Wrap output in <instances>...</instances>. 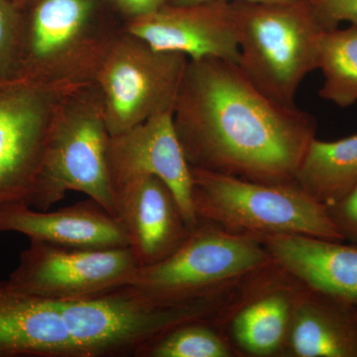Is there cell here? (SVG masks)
<instances>
[{"mask_svg":"<svg viewBox=\"0 0 357 357\" xmlns=\"http://www.w3.org/2000/svg\"><path fill=\"white\" fill-rule=\"evenodd\" d=\"M282 356L357 357V314L303 286Z\"/></svg>","mask_w":357,"mask_h":357,"instance_id":"obj_18","label":"cell"},{"mask_svg":"<svg viewBox=\"0 0 357 357\" xmlns=\"http://www.w3.org/2000/svg\"><path fill=\"white\" fill-rule=\"evenodd\" d=\"M295 183L326 206L344 198L357 185V134L335 141L314 138Z\"/></svg>","mask_w":357,"mask_h":357,"instance_id":"obj_19","label":"cell"},{"mask_svg":"<svg viewBox=\"0 0 357 357\" xmlns=\"http://www.w3.org/2000/svg\"><path fill=\"white\" fill-rule=\"evenodd\" d=\"M74 89L22 77L0 79V211L30 206L52 123Z\"/></svg>","mask_w":357,"mask_h":357,"instance_id":"obj_9","label":"cell"},{"mask_svg":"<svg viewBox=\"0 0 357 357\" xmlns=\"http://www.w3.org/2000/svg\"><path fill=\"white\" fill-rule=\"evenodd\" d=\"M110 134L96 83L74 89L52 123L30 208L48 211L68 192H83L117 218L109 172Z\"/></svg>","mask_w":357,"mask_h":357,"instance_id":"obj_4","label":"cell"},{"mask_svg":"<svg viewBox=\"0 0 357 357\" xmlns=\"http://www.w3.org/2000/svg\"><path fill=\"white\" fill-rule=\"evenodd\" d=\"M137 357L241 356L211 319L190 321L171 328L136 352Z\"/></svg>","mask_w":357,"mask_h":357,"instance_id":"obj_21","label":"cell"},{"mask_svg":"<svg viewBox=\"0 0 357 357\" xmlns=\"http://www.w3.org/2000/svg\"><path fill=\"white\" fill-rule=\"evenodd\" d=\"M24 10L13 0H0V79L20 77Z\"/></svg>","mask_w":357,"mask_h":357,"instance_id":"obj_22","label":"cell"},{"mask_svg":"<svg viewBox=\"0 0 357 357\" xmlns=\"http://www.w3.org/2000/svg\"><path fill=\"white\" fill-rule=\"evenodd\" d=\"M0 232H17L30 241L70 248H129L121 222L93 199L56 211L20 204L0 211Z\"/></svg>","mask_w":357,"mask_h":357,"instance_id":"obj_16","label":"cell"},{"mask_svg":"<svg viewBox=\"0 0 357 357\" xmlns=\"http://www.w3.org/2000/svg\"><path fill=\"white\" fill-rule=\"evenodd\" d=\"M115 204L117 220L140 267L163 261L191 234L173 192L154 176L129 185L117 195Z\"/></svg>","mask_w":357,"mask_h":357,"instance_id":"obj_14","label":"cell"},{"mask_svg":"<svg viewBox=\"0 0 357 357\" xmlns=\"http://www.w3.org/2000/svg\"><path fill=\"white\" fill-rule=\"evenodd\" d=\"M139 268L130 248H70L30 241L7 280L37 297L70 302L130 284Z\"/></svg>","mask_w":357,"mask_h":357,"instance_id":"obj_10","label":"cell"},{"mask_svg":"<svg viewBox=\"0 0 357 357\" xmlns=\"http://www.w3.org/2000/svg\"><path fill=\"white\" fill-rule=\"evenodd\" d=\"M297 0H167V3L173 6H192V4L211 3V2H245V3L277 4L290 3Z\"/></svg>","mask_w":357,"mask_h":357,"instance_id":"obj_26","label":"cell"},{"mask_svg":"<svg viewBox=\"0 0 357 357\" xmlns=\"http://www.w3.org/2000/svg\"><path fill=\"white\" fill-rule=\"evenodd\" d=\"M124 29L155 50L183 54L189 60L239 61L236 13L227 2L166 3L154 13L126 21Z\"/></svg>","mask_w":357,"mask_h":357,"instance_id":"obj_13","label":"cell"},{"mask_svg":"<svg viewBox=\"0 0 357 357\" xmlns=\"http://www.w3.org/2000/svg\"><path fill=\"white\" fill-rule=\"evenodd\" d=\"M0 357H79L57 303L0 281Z\"/></svg>","mask_w":357,"mask_h":357,"instance_id":"obj_17","label":"cell"},{"mask_svg":"<svg viewBox=\"0 0 357 357\" xmlns=\"http://www.w3.org/2000/svg\"><path fill=\"white\" fill-rule=\"evenodd\" d=\"M236 288L185 302L161 303L126 284L88 299L56 303L79 357L134 356L171 328L215 317Z\"/></svg>","mask_w":357,"mask_h":357,"instance_id":"obj_3","label":"cell"},{"mask_svg":"<svg viewBox=\"0 0 357 357\" xmlns=\"http://www.w3.org/2000/svg\"><path fill=\"white\" fill-rule=\"evenodd\" d=\"M198 222L248 236H307L344 241L328 208L296 184L253 182L191 168Z\"/></svg>","mask_w":357,"mask_h":357,"instance_id":"obj_5","label":"cell"},{"mask_svg":"<svg viewBox=\"0 0 357 357\" xmlns=\"http://www.w3.org/2000/svg\"><path fill=\"white\" fill-rule=\"evenodd\" d=\"M326 208L344 239L357 243V185L344 198Z\"/></svg>","mask_w":357,"mask_h":357,"instance_id":"obj_24","label":"cell"},{"mask_svg":"<svg viewBox=\"0 0 357 357\" xmlns=\"http://www.w3.org/2000/svg\"><path fill=\"white\" fill-rule=\"evenodd\" d=\"M318 69L324 83L319 95L345 109L357 102V25L326 29L319 45Z\"/></svg>","mask_w":357,"mask_h":357,"instance_id":"obj_20","label":"cell"},{"mask_svg":"<svg viewBox=\"0 0 357 357\" xmlns=\"http://www.w3.org/2000/svg\"><path fill=\"white\" fill-rule=\"evenodd\" d=\"M241 69L262 93L296 105L305 77L318 69L326 31L307 0L290 3L234 2Z\"/></svg>","mask_w":357,"mask_h":357,"instance_id":"obj_6","label":"cell"},{"mask_svg":"<svg viewBox=\"0 0 357 357\" xmlns=\"http://www.w3.org/2000/svg\"><path fill=\"white\" fill-rule=\"evenodd\" d=\"M188 62L183 54L155 50L124 29L95 81L110 136L130 130L155 115L173 112Z\"/></svg>","mask_w":357,"mask_h":357,"instance_id":"obj_8","label":"cell"},{"mask_svg":"<svg viewBox=\"0 0 357 357\" xmlns=\"http://www.w3.org/2000/svg\"><path fill=\"white\" fill-rule=\"evenodd\" d=\"M107 161L114 199L141 178L154 176L170 188L190 227L198 225L191 166L174 128L173 112L155 115L130 130L110 136Z\"/></svg>","mask_w":357,"mask_h":357,"instance_id":"obj_12","label":"cell"},{"mask_svg":"<svg viewBox=\"0 0 357 357\" xmlns=\"http://www.w3.org/2000/svg\"><path fill=\"white\" fill-rule=\"evenodd\" d=\"M13 1L16 4V6H20L21 9L24 10V9L27 8L28 6H31L33 2L36 1V0H13Z\"/></svg>","mask_w":357,"mask_h":357,"instance_id":"obj_27","label":"cell"},{"mask_svg":"<svg viewBox=\"0 0 357 357\" xmlns=\"http://www.w3.org/2000/svg\"><path fill=\"white\" fill-rule=\"evenodd\" d=\"M255 237L304 287L344 304H357V246L307 236Z\"/></svg>","mask_w":357,"mask_h":357,"instance_id":"obj_15","label":"cell"},{"mask_svg":"<svg viewBox=\"0 0 357 357\" xmlns=\"http://www.w3.org/2000/svg\"><path fill=\"white\" fill-rule=\"evenodd\" d=\"M173 123L191 168L267 183H295L318 123L296 105L276 102L238 64L189 60Z\"/></svg>","mask_w":357,"mask_h":357,"instance_id":"obj_1","label":"cell"},{"mask_svg":"<svg viewBox=\"0 0 357 357\" xmlns=\"http://www.w3.org/2000/svg\"><path fill=\"white\" fill-rule=\"evenodd\" d=\"M302 288L271 263L244 279L211 323L241 356H282Z\"/></svg>","mask_w":357,"mask_h":357,"instance_id":"obj_11","label":"cell"},{"mask_svg":"<svg viewBox=\"0 0 357 357\" xmlns=\"http://www.w3.org/2000/svg\"><path fill=\"white\" fill-rule=\"evenodd\" d=\"M326 29L342 23L357 25V0H307Z\"/></svg>","mask_w":357,"mask_h":357,"instance_id":"obj_23","label":"cell"},{"mask_svg":"<svg viewBox=\"0 0 357 357\" xmlns=\"http://www.w3.org/2000/svg\"><path fill=\"white\" fill-rule=\"evenodd\" d=\"M273 262L256 237L198 222L178 250L140 267L130 285L157 302H185L231 290Z\"/></svg>","mask_w":357,"mask_h":357,"instance_id":"obj_7","label":"cell"},{"mask_svg":"<svg viewBox=\"0 0 357 357\" xmlns=\"http://www.w3.org/2000/svg\"><path fill=\"white\" fill-rule=\"evenodd\" d=\"M100 0H36L24 9L20 77L77 89L95 83L126 23L107 20Z\"/></svg>","mask_w":357,"mask_h":357,"instance_id":"obj_2","label":"cell"},{"mask_svg":"<svg viewBox=\"0 0 357 357\" xmlns=\"http://www.w3.org/2000/svg\"><path fill=\"white\" fill-rule=\"evenodd\" d=\"M126 20L141 17L158 10L165 6L167 0H112Z\"/></svg>","mask_w":357,"mask_h":357,"instance_id":"obj_25","label":"cell"}]
</instances>
